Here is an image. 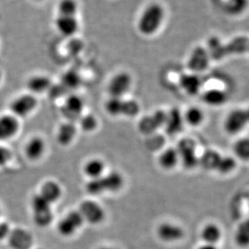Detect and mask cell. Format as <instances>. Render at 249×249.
Here are the masks:
<instances>
[{
    "label": "cell",
    "mask_w": 249,
    "mask_h": 249,
    "mask_svg": "<svg viewBox=\"0 0 249 249\" xmlns=\"http://www.w3.org/2000/svg\"><path fill=\"white\" fill-rule=\"evenodd\" d=\"M124 186V178L118 171H112L101 178L91 179L87 183L86 190L91 195L116 193Z\"/></svg>",
    "instance_id": "obj_1"
},
{
    "label": "cell",
    "mask_w": 249,
    "mask_h": 249,
    "mask_svg": "<svg viewBox=\"0 0 249 249\" xmlns=\"http://www.w3.org/2000/svg\"><path fill=\"white\" fill-rule=\"evenodd\" d=\"M164 18V9L159 3H151L145 8L139 17L138 29L146 36H151L158 31Z\"/></svg>",
    "instance_id": "obj_2"
},
{
    "label": "cell",
    "mask_w": 249,
    "mask_h": 249,
    "mask_svg": "<svg viewBox=\"0 0 249 249\" xmlns=\"http://www.w3.org/2000/svg\"><path fill=\"white\" fill-rule=\"evenodd\" d=\"M52 204L44 199L40 194H35L31 200L33 219L39 228H46L53 222Z\"/></svg>",
    "instance_id": "obj_3"
},
{
    "label": "cell",
    "mask_w": 249,
    "mask_h": 249,
    "mask_svg": "<svg viewBox=\"0 0 249 249\" xmlns=\"http://www.w3.org/2000/svg\"><path fill=\"white\" fill-rule=\"evenodd\" d=\"M84 222L97 225L102 223L106 218V211L101 204L93 200H85L79 205L78 210Z\"/></svg>",
    "instance_id": "obj_4"
},
{
    "label": "cell",
    "mask_w": 249,
    "mask_h": 249,
    "mask_svg": "<svg viewBox=\"0 0 249 249\" xmlns=\"http://www.w3.org/2000/svg\"><path fill=\"white\" fill-rule=\"evenodd\" d=\"M180 162L187 169H192L198 165L199 157L196 155V143L191 139L180 140L177 146Z\"/></svg>",
    "instance_id": "obj_5"
},
{
    "label": "cell",
    "mask_w": 249,
    "mask_h": 249,
    "mask_svg": "<svg viewBox=\"0 0 249 249\" xmlns=\"http://www.w3.org/2000/svg\"><path fill=\"white\" fill-rule=\"evenodd\" d=\"M37 106V100L33 94H24L15 98L10 105L12 114L16 118H26Z\"/></svg>",
    "instance_id": "obj_6"
},
{
    "label": "cell",
    "mask_w": 249,
    "mask_h": 249,
    "mask_svg": "<svg viewBox=\"0 0 249 249\" xmlns=\"http://www.w3.org/2000/svg\"><path fill=\"white\" fill-rule=\"evenodd\" d=\"M84 223V218L79 211H71L58 222L57 229L62 236L70 237L80 229Z\"/></svg>",
    "instance_id": "obj_7"
},
{
    "label": "cell",
    "mask_w": 249,
    "mask_h": 249,
    "mask_svg": "<svg viewBox=\"0 0 249 249\" xmlns=\"http://www.w3.org/2000/svg\"><path fill=\"white\" fill-rule=\"evenodd\" d=\"M246 111L236 108L231 111L223 123L225 131L229 134H237L249 124Z\"/></svg>",
    "instance_id": "obj_8"
},
{
    "label": "cell",
    "mask_w": 249,
    "mask_h": 249,
    "mask_svg": "<svg viewBox=\"0 0 249 249\" xmlns=\"http://www.w3.org/2000/svg\"><path fill=\"white\" fill-rule=\"evenodd\" d=\"M132 78L128 73L121 72L115 74L108 83V91L110 97L123 98L131 88Z\"/></svg>",
    "instance_id": "obj_9"
},
{
    "label": "cell",
    "mask_w": 249,
    "mask_h": 249,
    "mask_svg": "<svg viewBox=\"0 0 249 249\" xmlns=\"http://www.w3.org/2000/svg\"><path fill=\"white\" fill-rule=\"evenodd\" d=\"M159 239L164 243H175L182 240L185 231L181 227L173 223H163L157 228Z\"/></svg>",
    "instance_id": "obj_10"
},
{
    "label": "cell",
    "mask_w": 249,
    "mask_h": 249,
    "mask_svg": "<svg viewBox=\"0 0 249 249\" xmlns=\"http://www.w3.org/2000/svg\"><path fill=\"white\" fill-rule=\"evenodd\" d=\"M12 249H30L34 245V237L29 231L24 228H15L7 237Z\"/></svg>",
    "instance_id": "obj_11"
},
{
    "label": "cell",
    "mask_w": 249,
    "mask_h": 249,
    "mask_svg": "<svg viewBox=\"0 0 249 249\" xmlns=\"http://www.w3.org/2000/svg\"><path fill=\"white\" fill-rule=\"evenodd\" d=\"M167 113L163 110H157L151 114L142 118L139 123V129L142 134H150L163 126Z\"/></svg>",
    "instance_id": "obj_12"
},
{
    "label": "cell",
    "mask_w": 249,
    "mask_h": 249,
    "mask_svg": "<svg viewBox=\"0 0 249 249\" xmlns=\"http://www.w3.org/2000/svg\"><path fill=\"white\" fill-rule=\"evenodd\" d=\"M19 129V119L12 113L0 116V142L12 139L17 135Z\"/></svg>",
    "instance_id": "obj_13"
},
{
    "label": "cell",
    "mask_w": 249,
    "mask_h": 249,
    "mask_svg": "<svg viewBox=\"0 0 249 249\" xmlns=\"http://www.w3.org/2000/svg\"><path fill=\"white\" fill-rule=\"evenodd\" d=\"M84 108V103L83 99L75 94H71L66 99L62 111L63 115L69 120V122H71L72 120L77 119L81 116Z\"/></svg>",
    "instance_id": "obj_14"
},
{
    "label": "cell",
    "mask_w": 249,
    "mask_h": 249,
    "mask_svg": "<svg viewBox=\"0 0 249 249\" xmlns=\"http://www.w3.org/2000/svg\"><path fill=\"white\" fill-rule=\"evenodd\" d=\"M46 145L41 137H33L27 142L24 146V154L29 160L36 161L43 156L46 152Z\"/></svg>",
    "instance_id": "obj_15"
},
{
    "label": "cell",
    "mask_w": 249,
    "mask_h": 249,
    "mask_svg": "<svg viewBox=\"0 0 249 249\" xmlns=\"http://www.w3.org/2000/svg\"><path fill=\"white\" fill-rule=\"evenodd\" d=\"M208 51L202 47H196L192 52L188 62V67L193 71H202L209 64Z\"/></svg>",
    "instance_id": "obj_16"
},
{
    "label": "cell",
    "mask_w": 249,
    "mask_h": 249,
    "mask_svg": "<svg viewBox=\"0 0 249 249\" xmlns=\"http://www.w3.org/2000/svg\"><path fill=\"white\" fill-rule=\"evenodd\" d=\"M184 117L178 108L171 109L166 115L165 123L163 126L165 127L167 134L169 135H175L181 131L184 124Z\"/></svg>",
    "instance_id": "obj_17"
},
{
    "label": "cell",
    "mask_w": 249,
    "mask_h": 249,
    "mask_svg": "<svg viewBox=\"0 0 249 249\" xmlns=\"http://www.w3.org/2000/svg\"><path fill=\"white\" fill-rule=\"evenodd\" d=\"M39 194L44 199H46V201L53 205L62 196V187L54 180H48L41 185Z\"/></svg>",
    "instance_id": "obj_18"
},
{
    "label": "cell",
    "mask_w": 249,
    "mask_h": 249,
    "mask_svg": "<svg viewBox=\"0 0 249 249\" xmlns=\"http://www.w3.org/2000/svg\"><path fill=\"white\" fill-rule=\"evenodd\" d=\"M56 28L62 35L66 36L74 35L79 29V23L75 17L58 16L55 21Z\"/></svg>",
    "instance_id": "obj_19"
},
{
    "label": "cell",
    "mask_w": 249,
    "mask_h": 249,
    "mask_svg": "<svg viewBox=\"0 0 249 249\" xmlns=\"http://www.w3.org/2000/svg\"><path fill=\"white\" fill-rule=\"evenodd\" d=\"M76 126L72 122L63 123L58 127L56 139L58 143L62 146H68L71 143L76 135Z\"/></svg>",
    "instance_id": "obj_20"
},
{
    "label": "cell",
    "mask_w": 249,
    "mask_h": 249,
    "mask_svg": "<svg viewBox=\"0 0 249 249\" xmlns=\"http://www.w3.org/2000/svg\"><path fill=\"white\" fill-rule=\"evenodd\" d=\"M106 163L102 160L94 158L87 161L84 166V173L89 179L101 178L106 173Z\"/></svg>",
    "instance_id": "obj_21"
},
{
    "label": "cell",
    "mask_w": 249,
    "mask_h": 249,
    "mask_svg": "<svg viewBox=\"0 0 249 249\" xmlns=\"http://www.w3.org/2000/svg\"><path fill=\"white\" fill-rule=\"evenodd\" d=\"M52 83L49 77L45 75H34L27 82V88L32 93H42L49 91Z\"/></svg>",
    "instance_id": "obj_22"
},
{
    "label": "cell",
    "mask_w": 249,
    "mask_h": 249,
    "mask_svg": "<svg viewBox=\"0 0 249 249\" xmlns=\"http://www.w3.org/2000/svg\"><path fill=\"white\" fill-rule=\"evenodd\" d=\"M179 162H180L179 155L177 149L174 147H168L165 149L159 156L160 165L166 170H170L175 168Z\"/></svg>",
    "instance_id": "obj_23"
},
{
    "label": "cell",
    "mask_w": 249,
    "mask_h": 249,
    "mask_svg": "<svg viewBox=\"0 0 249 249\" xmlns=\"http://www.w3.org/2000/svg\"><path fill=\"white\" fill-rule=\"evenodd\" d=\"M226 54H243L249 51V38L247 36H236L225 45Z\"/></svg>",
    "instance_id": "obj_24"
},
{
    "label": "cell",
    "mask_w": 249,
    "mask_h": 249,
    "mask_svg": "<svg viewBox=\"0 0 249 249\" xmlns=\"http://www.w3.org/2000/svg\"><path fill=\"white\" fill-rule=\"evenodd\" d=\"M180 85L181 89L189 95L194 96L198 93L201 88V79L194 74H185L180 78Z\"/></svg>",
    "instance_id": "obj_25"
},
{
    "label": "cell",
    "mask_w": 249,
    "mask_h": 249,
    "mask_svg": "<svg viewBox=\"0 0 249 249\" xmlns=\"http://www.w3.org/2000/svg\"><path fill=\"white\" fill-rule=\"evenodd\" d=\"M201 237L205 244L216 245L222 238V230L215 223H207L201 229Z\"/></svg>",
    "instance_id": "obj_26"
},
{
    "label": "cell",
    "mask_w": 249,
    "mask_h": 249,
    "mask_svg": "<svg viewBox=\"0 0 249 249\" xmlns=\"http://www.w3.org/2000/svg\"><path fill=\"white\" fill-rule=\"evenodd\" d=\"M222 155L214 150H208L204 152L199 158L200 165L208 171H215L220 161Z\"/></svg>",
    "instance_id": "obj_27"
},
{
    "label": "cell",
    "mask_w": 249,
    "mask_h": 249,
    "mask_svg": "<svg viewBox=\"0 0 249 249\" xmlns=\"http://www.w3.org/2000/svg\"><path fill=\"white\" fill-rule=\"evenodd\" d=\"M203 101L211 106H223L228 101V94L220 89H211L205 91L202 96Z\"/></svg>",
    "instance_id": "obj_28"
},
{
    "label": "cell",
    "mask_w": 249,
    "mask_h": 249,
    "mask_svg": "<svg viewBox=\"0 0 249 249\" xmlns=\"http://www.w3.org/2000/svg\"><path fill=\"white\" fill-rule=\"evenodd\" d=\"M234 239L239 247L242 249L249 247V217L239 224Z\"/></svg>",
    "instance_id": "obj_29"
},
{
    "label": "cell",
    "mask_w": 249,
    "mask_h": 249,
    "mask_svg": "<svg viewBox=\"0 0 249 249\" xmlns=\"http://www.w3.org/2000/svg\"><path fill=\"white\" fill-rule=\"evenodd\" d=\"M209 55L216 60L224 58L226 54L225 45L221 42L218 37H211L208 41Z\"/></svg>",
    "instance_id": "obj_30"
},
{
    "label": "cell",
    "mask_w": 249,
    "mask_h": 249,
    "mask_svg": "<svg viewBox=\"0 0 249 249\" xmlns=\"http://www.w3.org/2000/svg\"><path fill=\"white\" fill-rule=\"evenodd\" d=\"M184 117V121L191 126H197L203 123L204 116L203 111L198 107H191L188 108L185 112Z\"/></svg>",
    "instance_id": "obj_31"
},
{
    "label": "cell",
    "mask_w": 249,
    "mask_h": 249,
    "mask_svg": "<svg viewBox=\"0 0 249 249\" xmlns=\"http://www.w3.org/2000/svg\"><path fill=\"white\" fill-rule=\"evenodd\" d=\"M124 100L123 98L110 97L106 103V110L109 115L113 117L123 116Z\"/></svg>",
    "instance_id": "obj_32"
},
{
    "label": "cell",
    "mask_w": 249,
    "mask_h": 249,
    "mask_svg": "<svg viewBox=\"0 0 249 249\" xmlns=\"http://www.w3.org/2000/svg\"><path fill=\"white\" fill-rule=\"evenodd\" d=\"M62 86L66 90H74L79 88L81 83V78L77 72L74 71H69L66 72L62 77Z\"/></svg>",
    "instance_id": "obj_33"
},
{
    "label": "cell",
    "mask_w": 249,
    "mask_h": 249,
    "mask_svg": "<svg viewBox=\"0 0 249 249\" xmlns=\"http://www.w3.org/2000/svg\"><path fill=\"white\" fill-rule=\"evenodd\" d=\"M233 151L238 158L249 161V138H243L235 142Z\"/></svg>",
    "instance_id": "obj_34"
},
{
    "label": "cell",
    "mask_w": 249,
    "mask_h": 249,
    "mask_svg": "<svg viewBox=\"0 0 249 249\" xmlns=\"http://www.w3.org/2000/svg\"><path fill=\"white\" fill-rule=\"evenodd\" d=\"M78 11V3L75 0H61L58 4V12L60 16L74 17Z\"/></svg>",
    "instance_id": "obj_35"
},
{
    "label": "cell",
    "mask_w": 249,
    "mask_h": 249,
    "mask_svg": "<svg viewBox=\"0 0 249 249\" xmlns=\"http://www.w3.org/2000/svg\"><path fill=\"white\" fill-rule=\"evenodd\" d=\"M235 168L236 161L235 159L231 156H222L215 171L221 174H228L235 170Z\"/></svg>",
    "instance_id": "obj_36"
},
{
    "label": "cell",
    "mask_w": 249,
    "mask_h": 249,
    "mask_svg": "<svg viewBox=\"0 0 249 249\" xmlns=\"http://www.w3.org/2000/svg\"><path fill=\"white\" fill-rule=\"evenodd\" d=\"M248 7V0H228L225 8L228 13L239 15L242 13Z\"/></svg>",
    "instance_id": "obj_37"
},
{
    "label": "cell",
    "mask_w": 249,
    "mask_h": 249,
    "mask_svg": "<svg viewBox=\"0 0 249 249\" xmlns=\"http://www.w3.org/2000/svg\"><path fill=\"white\" fill-rule=\"evenodd\" d=\"M79 124L84 131L91 132L98 126V120L92 114H87L80 118Z\"/></svg>",
    "instance_id": "obj_38"
},
{
    "label": "cell",
    "mask_w": 249,
    "mask_h": 249,
    "mask_svg": "<svg viewBox=\"0 0 249 249\" xmlns=\"http://www.w3.org/2000/svg\"><path fill=\"white\" fill-rule=\"evenodd\" d=\"M140 105L139 102L134 100H124L123 116L125 117H135L140 112Z\"/></svg>",
    "instance_id": "obj_39"
},
{
    "label": "cell",
    "mask_w": 249,
    "mask_h": 249,
    "mask_svg": "<svg viewBox=\"0 0 249 249\" xmlns=\"http://www.w3.org/2000/svg\"><path fill=\"white\" fill-rule=\"evenodd\" d=\"M12 159V152L9 149L0 145V168L7 165Z\"/></svg>",
    "instance_id": "obj_40"
},
{
    "label": "cell",
    "mask_w": 249,
    "mask_h": 249,
    "mask_svg": "<svg viewBox=\"0 0 249 249\" xmlns=\"http://www.w3.org/2000/svg\"><path fill=\"white\" fill-rule=\"evenodd\" d=\"M11 227L6 222H0V240L7 239L11 232Z\"/></svg>",
    "instance_id": "obj_41"
},
{
    "label": "cell",
    "mask_w": 249,
    "mask_h": 249,
    "mask_svg": "<svg viewBox=\"0 0 249 249\" xmlns=\"http://www.w3.org/2000/svg\"><path fill=\"white\" fill-rule=\"evenodd\" d=\"M197 249H218V247L214 245H210V244H205L204 243L203 245H201L200 247Z\"/></svg>",
    "instance_id": "obj_42"
},
{
    "label": "cell",
    "mask_w": 249,
    "mask_h": 249,
    "mask_svg": "<svg viewBox=\"0 0 249 249\" xmlns=\"http://www.w3.org/2000/svg\"><path fill=\"white\" fill-rule=\"evenodd\" d=\"M97 249H119L115 247H109V246H106V247H101Z\"/></svg>",
    "instance_id": "obj_43"
},
{
    "label": "cell",
    "mask_w": 249,
    "mask_h": 249,
    "mask_svg": "<svg viewBox=\"0 0 249 249\" xmlns=\"http://www.w3.org/2000/svg\"><path fill=\"white\" fill-rule=\"evenodd\" d=\"M246 114H247V118H248V120H249V108H248V109H246Z\"/></svg>",
    "instance_id": "obj_44"
},
{
    "label": "cell",
    "mask_w": 249,
    "mask_h": 249,
    "mask_svg": "<svg viewBox=\"0 0 249 249\" xmlns=\"http://www.w3.org/2000/svg\"><path fill=\"white\" fill-rule=\"evenodd\" d=\"M1 79H2V74H1V72H0V82H1Z\"/></svg>",
    "instance_id": "obj_45"
},
{
    "label": "cell",
    "mask_w": 249,
    "mask_h": 249,
    "mask_svg": "<svg viewBox=\"0 0 249 249\" xmlns=\"http://www.w3.org/2000/svg\"><path fill=\"white\" fill-rule=\"evenodd\" d=\"M1 213H2V211H1V207H0V217H1Z\"/></svg>",
    "instance_id": "obj_46"
}]
</instances>
